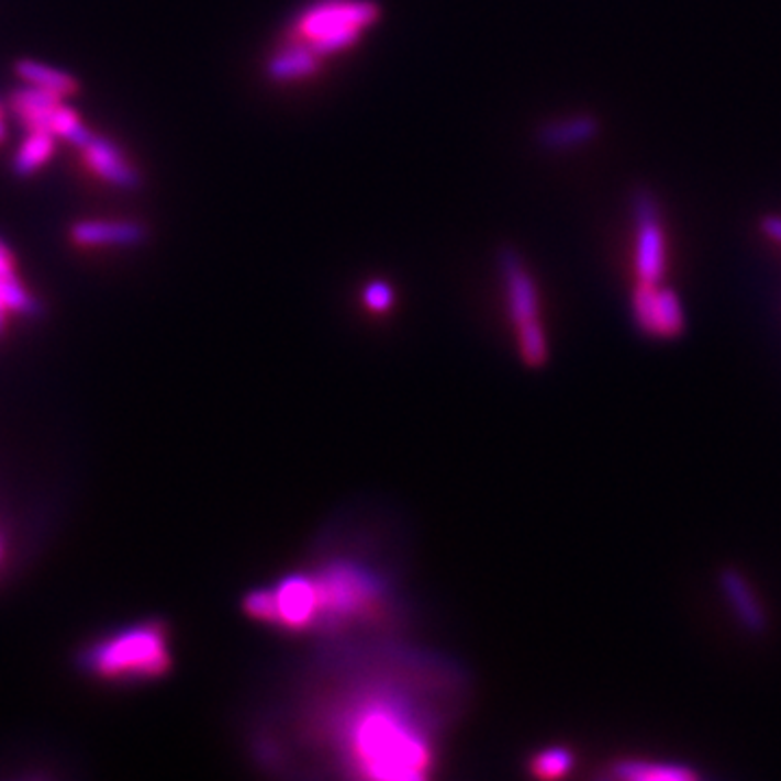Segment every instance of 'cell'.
I'll list each match as a JSON object with an SVG mask.
<instances>
[{
	"label": "cell",
	"instance_id": "cell-1",
	"mask_svg": "<svg viewBox=\"0 0 781 781\" xmlns=\"http://www.w3.org/2000/svg\"><path fill=\"white\" fill-rule=\"evenodd\" d=\"M335 678L311 716L328 760L352 778H431L458 699L454 669L415 654L373 651Z\"/></svg>",
	"mask_w": 781,
	"mask_h": 781
},
{
	"label": "cell",
	"instance_id": "cell-2",
	"mask_svg": "<svg viewBox=\"0 0 781 781\" xmlns=\"http://www.w3.org/2000/svg\"><path fill=\"white\" fill-rule=\"evenodd\" d=\"M309 573L317 600L313 632L349 636L380 632L395 621V591L373 565L356 556H333Z\"/></svg>",
	"mask_w": 781,
	"mask_h": 781
},
{
	"label": "cell",
	"instance_id": "cell-3",
	"mask_svg": "<svg viewBox=\"0 0 781 781\" xmlns=\"http://www.w3.org/2000/svg\"><path fill=\"white\" fill-rule=\"evenodd\" d=\"M89 673L104 680H157L172 669L170 632L164 623H140L93 645L83 658Z\"/></svg>",
	"mask_w": 781,
	"mask_h": 781
},
{
	"label": "cell",
	"instance_id": "cell-4",
	"mask_svg": "<svg viewBox=\"0 0 781 781\" xmlns=\"http://www.w3.org/2000/svg\"><path fill=\"white\" fill-rule=\"evenodd\" d=\"M373 0H320L304 9L289 29V42L302 44L322 59L354 48L380 20Z\"/></svg>",
	"mask_w": 781,
	"mask_h": 781
},
{
	"label": "cell",
	"instance_id": "cell-5",
	"mask_svg": "<svg viewBox=\"0 0 781 781\" xmlns=\"http://www.w3.org/2000/svg\"><path fill=\"white\" fill-rule=\"evenodd\" d=\"M502 271H504L509 311H511V322L515 326L521 358L527 367H543L549 358V346L540 324L536 284L527 274V269L523 267L520 257L513 253H504Z\"/></svg>",
	"mask_w": 781,
	"mask_h": 781
},
{
	"label": "cell",
	"instance_id": "cell-6",
	"mask_svg": "<svg viewBox=\"0 0 781 781\" xmlns=\"http://www.w3.org/2000/svg\"><path fill=\"white\" fill-rule=\"evenodd\" d=\"M636 271L643 284H658L665 274V239L647 193L636 198Z\"/></svg>",
	"mask_w": 781,
	"mask_h": 781
},
{
	"label": "cell",
	"instance_id": "cell-7",
	"mask_svg": "<svg viewBox=\"0 0 781 781\" xmlns=\"http://www.w3.org/2000/svg\"><path fill=\"white\" fill-rule=\"evenodd\" d=\"M718 589L725 598V602L732 606V612L736 614V618L740 621V625L749 632V634H765L769 627V618L762 604L758 602L751 584L747 582V578L734 569V567H725L718 573Z\"/></svg>",
	"mask_w": 781,
	"mask_h": 781
},
{
	"label": "cell",
	"instance_id": "cell-8",
	"mask_svg": "<svg viewBox=\"0 0 781 781\" xmlns=\"http://www.w3.org/2000/svg\"><path fill=\"white\" fill-rule=\"evenodd\" d=\"M322 66V57L311 48L289 42L267 62V77L276 83H291L313 77Z\"/></svg>",
	"mask_w": 781,
	"mask_h": 781
},
{
	"label": "cell",
	"instance_id": "cell-9",
	"mask_svg": "<svg viewBox=\"0 0 781 781\" xmlns=\"http://www.w3.org/2000/svg\"><path fill=\"white\" fill-rule=\"evenodd\" d=\"M86 157L87 164L113 185H120L124 189H135L142 185L140 174L124 161V157L111 142L102 137L91 140V144L86 148Z\"/></svg>",
	"mask_w": 781,
	"mask_h": 781
},
{
	"label": "cell",
	"instance_id": "cell-10",
	"mask_svg": "<svg viewBox=\"0 0 781 781\" xmlns=\"http://www.w3.org/2000/svg\"><path fill=\"white\" fill-rule=\"evenodd\" d=\"M72 237L86 246H135L146 239V228L137 222H79Z\"/></svg>",
	"mask_w": 781,
	"mask_h": 781
},
{
	"label": "cell",
	"instance_id": "cell-11",
	"mask_svg": "<svg viewBox=\"0 0 781 781\" xmlns=\"http://www.w3.org/2000/svg\"><path fill=\"white\" fill-rule=\"evenodd\" d=\"M610 778L621 781H693L699 773L682 765L649 762V760H616L610 767Z\"/></svg>",
	"mask_w": 781,
	"mask_h": 781
},
{
	"label": "cell",
	"instance_id": "cell-12",
	"mask_svg": "<svg viewBox=\"0 0 781 781\" xmlns=\"http://www.w3.org/2000/svg\"><path fill=\"white\" fill-rule=\"evenodd\" d=\"M595 133H598V122L589 115H580V118L547 126L543 131V142L551 148H571V146L593 140Z\"/></svg>",
	"mask_w": 781,
	"mask_h": 781
},
{
	"label": "cell",
	"instance_id": "cell-13",
	"mask_svg": "<svg viewBox=\"0 0 781 781\" xmlns=\"http://www.w3.org/2000/svg\"><path fill=\"white\" fill-rule=\"evenodd\" d=\"M15 72H18V77H22L26 83L46 87V89H51V91H55V93H59V96L72 93V91H77V87H79L70 75L57 70V68L37 64V62H29V59L18 62V64H15Z\"/></svg>",
	"mask_w": 781,
	"mask_h": 781
},
{
	"label": "cell",
	"instance_id": "cell-14",
	"mask_svg": "<svg viewBox=\"0 0 781 781\" xmlns=\"http://www.w3.org/2000/svg\"><path fill=\"white\" fill-rule=\"evenodd\" d=\"M576 765L573 754L567 747H547L529 760V771L540 780L565 778Z\"/></svg>",
	"mask_w": 781,
	"mask_h": 781
},
{
	"label": "cell",
	"instance_id": "cell-15",
	"mask_svg": "<svg viewBox=\"0 0 781 781\" xmlns=\"http://www.w3.org/2000/svg\"><path fill=\"white\" fill-rule=\"evenodd\" d=\"M51 153H53V133L31 131L29 140L22 144L13 161V172L18 176H29L40 164L48 159Z\"/></svg>",
	"mask_w": 781,
	"mask_h": 781
},
{
	"label": "cell",
	"instance_id": "cell-16",
	"mask_svg": "<svg viewBox=\"0 0 781 781\" xmlns=\"http://www.w3.org/2000/svg\"><path fill=\"white\" fill-rule=\"evenodd\" d=\"M634 315L643 333L660 337V320H658V289L656 284H638L634 291Z\"/></svg>",
	"mask_w": 781,
	"mask_h": 781
},
{
	"label": "cell",
	"instance_id": "cell-17",
	"mask_svg": "<svg viewBox=\"0 0 781 781\" xmlns=\"http://www.w3.org/2000/svg\"><path fill=\"white\" fill-rule=\"evenodd\" d=\"M660 337H678L684 331V313L678 295L671 289H658Z\"/></svg>",
	"mask_w": 781,
	"mask_h": 781
},
{
	"label": "cell",
	"instance_id": "cell-18",
	"mask_svg": "<svg viewBox=\"0 0 781 781\" xmlns=\"http://www.w3.org/2000/svg\"><path fill=\"white\" fill-rule=\"evenodd\" d=\"M11 104H13V111H20V109H53V107H59L62 104V96L46 89V87L29 86L18 87L11 91Z\"/></svg>",
	"mask_w": 781,
	"mask_h": 781
},
{
	"label": "cell",
	"instance_id": "cell-19",
	"mask_svg": "<svg viewBox=\"0 0 781 781\" xmlns=\"http://www.w3.org/2000/svg\"><path fill=\"white\" fill-rule=\"evenodd\" d=\"M362 302L371 313H387L391 309V304H393V291L382 280L369 282L365 293H362Z\"/></svg>",
	"mask_w": 781,
	"mask_h": 781
},
{
	"label": "cell",
	"instance_id": "cell-20",
	"mask_svg": "<svg viewBox=\"0 0 781 781\" xmlns=\"http://www.w3.org/2000/svg\"><path fill=\"white\" fill-rule=\"evenodd\" d=\"M762 231H765L771 239L781 242V217H767V220L762 222Z\"/></svg>",
	"mask_w": 781,
	"mask_h": 781
},
{
	"label": "cell",
	"instance_id": "cell-21",
	"mask_svg": "<svg viewBox=\"0 0 781 781\" xmlns=\"http://www.w3.org/2000/svg\"><path fill=\"white\" fill-rule=\"evenodd\" d=\"M13 278V269H11V259L4 250V246L0 244V280H9Z\"/></svg>",
	"mask_w": 781,
	"mask_h": 781
},
{
	"label": "cell",
	"instance_id": "cell-22",
	"mask_svg": "<svg viewBox=\"0 0 781 781\" xmlns=\"http://www.w3.org/2000/svg\"><path fill=\"white\" fill-rule=\"evenodd\" d=\"M2 137H4V129H2V122H0V142H2Z\"/></svg>",
	"mask_w": 781,
	"mask_h": 781
},
{
	"label": "cell",
	"instance_id": "cell-23",
	"mask_svg": "<svg viewBox=\"0 0 781 781\" xmlns=\"http://www.w3.org/2000/svg\"><path fill=\"white\" fill-rule=\"evenodd\" d=\"M0 554H2V549H0Z\"/></svg>",
	"mask_w": 781,
	"mask_h": 781
}]
</instances>
